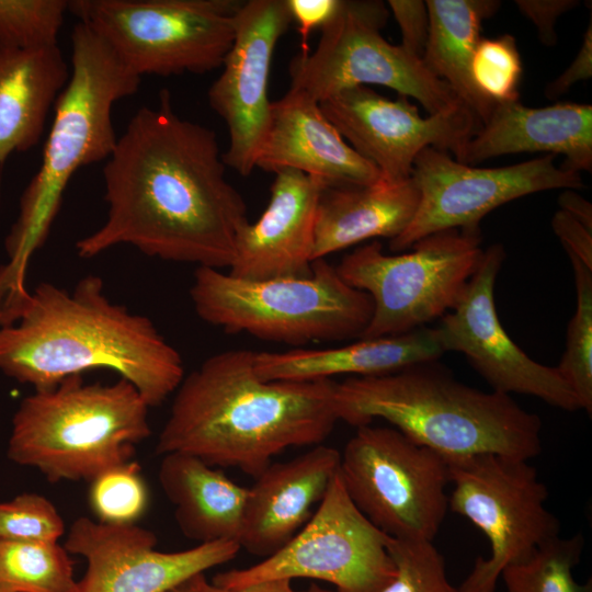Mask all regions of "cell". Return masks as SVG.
<instances>
[{"label":"cell","mask_w":592,"mask_h":592,"mask_svg":"<svg viewBox=\"0 0 592 592\" xmlns=\"http://www.w3.org/2000/svg\"><path fill=\"white\" fill-rule=\"evenodd\" d=\"M158 477L184 536L198 544L239 543L249 488L181 452L162 455Z\"/></svg>","instance_id":"26"},{"label":"cell","mask_w":592,"mask_h":592,"mask_svg":"<svg viewBox=\"0 0 592 592\" xmlns=\"http://www.w3.org/2000/svg\"><path fill=\"white\" fill-rule=\"evenodd\" d=\"M522 60L515 38L503 34L480 38L470 64L477 91L494 104L519 101Z\"/></svg>","instance_id":"33"},{"label":"cell","mask_w":592,"mask_h":592,"mask_svg":"<svg viewBox=\"0 0 592 592\" xmlns=\"http://www.w3.org/2000/svg\"><path fill=\"white\" fill-rule=\"evenodd\" d=\"M387 3L400 29V46L409 54L422 58L429 35L425 1L389 0Z\"/></svg>","instance_id":"36"},{"label":"cell","mask_w":592,"mask_h":592,"mask_svg":"<svg viewBox=\"0 0 592 592\" xmlns=\"http://www.w3.org/2000/svg\"><path fill=\"white\" fill-rule=\"evenodd\" d=\"M64 533L61 515L44 496L21 493L0 502V539L56 543Z\"/></svg>","instance_id":"35"},{"label":"cell","mask_w":592,"mask_h":592,"mask_svg":"<svg viewBox=\"0 0 592 592\" xmlns=\"http://www.w3.org/2000/svg\"><path fill=\"white\" fill-rule=\"evenodd\" d=\"M480 227L448 229L389 255L378 241L348 253L337 266L350 286L373 301L361 338L398 335L426 327L452 310L481 260Z\"/></svg>","instance_id":"8"},{"label":"cell","mask_w":592,"mask_h":592,"mask_svg":"<svg viewBox=\"0 0 592 592\" xmlns=\"http://www.w3.org/2000/svg\"><path fill=\"white\" fill-rule=\"evenodd\" d=\"M505 259L501 243L483 250L479 265L455 307L435 328L445 352L465 354L492 390L537 397L566 411L580 409L556 366L531 358L506 333L498 317L494 285Z\"/></svg>","instance_id":"16"},{"label":"cell","mask_w":592,"mask_h":592,"mask_svg":"<svg viewBox=\"0 0 592 592\" xmlns=\"http://www.w3.org/2000/svg\"><path fill=\"white\" fill-rule=\"evenodd\" d=\"M577 305L568 325L566 350L556 366L576 395L580 409L592 412V269L568 253Z\"/></svg>","instance_id":"30"},{"label":"cell","mask_w":592,"mask_h":592,"mask_svg":"<svg viewBox=\"0 0 592 592\" xmlns=\"http://www.w3.org/2000/svg\"><path fill=\"white\" fill-rule=\"evenodd\" d=\"M240 0H72L68 11L135 75H203L230 49Z\"/></svg>","instance_id":"9"},{"label":"cell","mask_w":592,"mask_h":592,"mask_svg":"<svg viewBox=\"0 0 592 592\" xmlns=\"http://www.w3.org/2000/svg\"><path fill=\"white\" fill-rule=\"evenodd\" d=\"M70 77L54 105L42 162L23 191L16 220L0 265V306L12 308L29 296L26 271L46 241L71 177L82 167L107 160L115 149L112 110L138 91L140 77L90 27L71 32Z\"/></svg>","instance_id":"4"},{"label":"cell","mask_w":592,"mask_h":592,"mask_svg":"<svg viewBox=\"0 0 592 592\" xmlns=\"http://www.w3.org/2000/svg\"><path fill=\"white\" fill-rule=\"evenodd\" d=\"M389 539L352 502L338 470L317 510L286 545L251 567L215 574L212 583L241 589L307 578L332 583L335 592H382L396 572Z\"/></svg>","instance_id":"13"},{"label":"cell","mask_w":592,"mask_h":592,"mask_svg":"<svg viewBox=\"0 0 592 592\" xmlns=\"http://www.w3.org/2000/svg\"><path fill=\"white\" fill-rule=\"evenodd\" d=\"M340 458L338 449L318 444L289 460L270 464L249 488L240 548L266 558L286 545L323 499Z\"/></svg>","instance_id":"21"},{"label":"cell","mask_w":592,"mask_h":592,"mask_svg":"<svg viewBox=\"0 0 592 592\" xmlns=\"http://www.w3.org/2000/svg\"><path fill=\"white\" fill-rule=\"evenodd\" d=\"M70 77L58 45H0V164L41 140L49 111Z\"/></svg>","instance_id":"24"},{"label":"cell","mask_w":592,"mask_h":592,"mask_svg":"<svg viewBox=\"0 0 592 592\" xmlns=\"http://www.w3.org/2000/svg\"><path fill=\"white\" fill-rule=\"evenodd\" d=\"M520 12L528 18L537 29L543 44L553 46L557 42L555 25L557 19L579 4L577 0H517Z\"/></svg>","instance_id":"37"},{"label":"cell","mask_w":592,"mask_h":592,"mask_svg":"<svg viewBox=\"0 0 592 592\" xmlns=\"http://www.w3.org/2000/svg\"><path fill=\"white\" fill-rule=\"evenodd\" d=\"M560 210L592 230V205L574 190H563L559 196Z\"/></svg>","instance_id":"42"},{"label":"cell","mask_w":592,"mask_h":592,"mask_svg":"<svg viewBox=\"0 0 592 592\" xmlns=\"http://www.w3.org/2000/svg\"><path fill=\"white\" fill-rule=\"evenodd\" d=\"M583 546L581 533L547 540L527 558L503 569L506 592H592L591 579L579 583L573 577Z\"/></svg>","instance_id":"29"},{"label":"cell","mask_w":592,"mask_h":592,"mask_svg":"<svg viewBox=\"0 0 592 592\" xmlns=\"http://www.w3.org/2000/svg\"><path fill=\"white\" fill-rule=\"evenodd\" d=\"M387 18L382 1L342 0L321 29L315 52H301L292 59L291 87L319 103L350 87L379 84L419 101L429 114L465 104L421 58L382 36Z\"/></svg>","instance_id":"12"},{"label":"cell","mask_w":592,"mask_h":592,"mask_svg":"<svg viewBox=\"0 0 592 592\" xmlns=\"http://www.w3.org/2000/svg\"><path fill=\"white\" fill-rule=\"evenodd\" d=\"M551 227L567 253L592 269V230L562 210L554 215Z\"/></svg>","instance_id":"38"},{"label":"cell","mask_w":592,"mask_h":592,"mask_svg":"<svg viewBox=\"0 0 592 592\" xmlns=\"http://www.w3.org/2000/svg\"><path fill=\"white\" fill-rule=\"evenodd\" d=\"M0 592H78L69 553L58 542L0 539Z\"/></svg>","instance_id":"28"},{"label":"cell","mask_w":592,"mask_h":592,"mask_svg":"<svg viewBox=\"0 0 592 592\" xmlns=\"http://www.w3.org/2000/svg\"><path fill=\"white\" fill-rule=\"evenodd\" d=\"M201 573L179 583L166 592H198V577Z\"/></svg>","instance_id":"43"},{"label":"cell","mask_w":592,"mask_h":592,"mask_svg":"<svg viewBox=\"0 0 592 592\" xmlns=\"http://www.w3.org/2000/svg\"><path fill=\"white\" fill-rule=\"evenodd\" d=\"M293 22L306 44L314 29H322L338 12L342 0H286Z\"/></svg>","instance_id":"39"},{"label":"cell","mask_w":592,"mask_h":592,"mask_svg":"<svg viewBox=\"0 0 592 592\" xmlns=\"http://www.w3.org/2000/svg\"><path fill=\"white\" fill-rule=\"evenodd\" d=\"M592 77V21L585 31L581 48L571 65L546 89L548 99H557L566 93L576 82Z\"/></svg>","instance_id":"40"},{"label":"cell","mask_w":592,"mask_h":592,"mask_svg":"<svg viewBox=\"0 0 592 592\" xmlns=\"http://www.w3.org/2000/svg\"><path fill=\"white\" fill-rule=\"evenodd\" d=\"M149 406L129 382L86 383L69 376L34 390L12 418L8 457L39 470L48 481H92L132 460L149 437Z\"/></svg>","instance_id":"6"},{"label":"cell","mask_w":592,"mask_h":592,"mask_svg":"<svg viewBox=\"0 0 592 592\" xmlns=\"http://www.w3.org/2000/svg\"><path fill=\"white\" fill-rule=\"evenodd\" d=\"M225 171L216 134L180 117L162 89L156 107L130 118L106 160V218L76 242L77 254L91 259L128 244L164 261L229 269L249 220Z\"/></svg>","instance_id":"1"},{"label":"cell","mask_w":592,"mask_h":592,"mask_svg":"<svg viewBox=\"0 0 592 592\" xmlns=\"http://www.w3.org/2000/svg\"><path fill=\"white\" fill-rule=\"evenodd\" d=\"M443 354L435 328L426 326L398 335L360 338L338 348L255 352L254 371L263 380L331 379L342 374L377 376L437 361Z\"/></svg>","instance_id":"23"},{"label":"cell","mask_w":592,"mask_h":592,"mask_svg":"<svg viewBox=\"0 0 592 592\" xmlns=\"http://www.w3.org/2000/svg\"><path fill=\"white\" fill-rule=\"evenodd\" d=\"M319 104L343 139L387 183L410 179L415 158L428 147L453 153L462 162L481 126L465 104L423 117L409 98L390 100L366 86L343 89Z\"/></svg>","instance_id":"15"},{"label":"cell","mask_w":592,"mask_h":592,"mask_svg":"<svg viewBox=\"0 0 592 592\" xmlns=\"http://www.w3.org/2000/svg\"><path fill=\"white\" fill-rule=\"evenodd\" d=\"M305 592H335V591L327 590V589H323V588L319 587L316 583H312V584H310L309 589L306 590Z\"/></svg>","instance_id":"44"},{"label":"cell","mask_w":592,"mask_h":592,"mask_svg":"<svg viewBox=\"0 0 592 592\" xmlns=\"http://www.w3.org/2000/svg\"><path fill=\"white\" fill-rule=\"evenodd\" d=\"M429 35L422 61L446 82L481 125L496 104L482 96L470 77V64L480 41L482 21L500 7L493 0H428Z\"/></svg>","instance_id":"27"},{"label":"cell","mask_w":592,"mask_h":592,"mask_svg":"<svg viewBox=\"0 0 592 592\" xmlns=\"http://www.w3.org/2000/svg\"><path fill=\"white\" fill-rule=\"evenodd\" d=\"M554 155L499 168H477L428 147L415 158L411 179L419 205L409 226L390 240L392 251L410 249L434 232L479 227L497 207L522 196L548 190H578L581 173L555 164Z\"/></svg>","instance_id":"14"},{"label":"cell","mask_w":592,"mask_h":592,"mask_svg":"<svg viewBox=\"0 0 592 592\" xmlns=\"http://www.w3.org/2000/svg\"><path fill=\"white\" fill-rule=\"evenodd\" d=\"M255 168L274 173L296 170L318 179L325 187L382 182L377 168L343 139L322 113L319 102L295 87L271 103Z\"/></svg>","instance_id":"19"},{"label":"cell","mask_w":592,"mask_h":592,"mask_svg":"<svg viewBox=\"0 0 592 592\" xmlns=\"http://www.w3.org/2000/svg\"><path fill=\"white\" fill-rule=\"evenodd\" d=\"M339 420L356 428L386 420L446 459L497 454L530 460L542 452L539 417L511 395L457 380L437 361L337 383Z\"/></svg>","instance_id":"5"},{"label":"cell","mask_w":592,"mask_h":592,"mask_svg":"<svg viewBox=\"0 0 592 592\" xmlns=\"http://www.w3.org/2000/svg\"><path fill=\"white\" fill-rule=\"evenodd\" d=\"M339 473L352 502L382 532L433 542L448 509L445 457L392 426L367 424L346 443Z\"/></svg>","instance_id":"10"},{"label":"cell","mask_w":592,"mask_h":592,"mask_svg":"<svg viewBox=\"0 0 592 592\" xmlns=\"http://www.w3.org/2000/svg\"><path fill=\"white\" fill-rule=\"evenodd\" d=\"M447 462L453 486L448 508L490 544V556L476 559L458 591L494 592L504 568L559 535V520L545 504L548 489L528 460L478 454Z\"/></svg>","instance_id":"11"},{"label":"cell","mask_w":592,"mask_h":592,"mask_svg":"<svg viewBox=\"0 0 592 592\" xmlns=\"http://www.w3.org/2000/svg\"><path fill=\"white\" fill-rule=\"evenodd\" d=\"M98 368L129 382L149 407L184 378L180 353L153 322L113 303L95 275L72 291L38 284L19 319L0 327V372L34 390Z\"/></svg>","instance_id":"3"},{"label":"cell","mask_w":592,"mask_h":592,"mask_svg":"<svg viewBox=\"0 0 592 592\" xmlns=\"http://www.w3.org/2000/svg\"><path fill=\"white\" fill-rule=\"evenodd\" d=\"M90 483L91 508L101 522L135 523L147 509L148 489L136 462L114 466Z\"/></svg>","instance_id":"32"},{"label":"cell","mask_w":592,"mask_h":592,"mask_svg":"<svg viewBox=\"0 0 592 592\" xmlns=\"http://www.w3.org/2000/svg\"><path fill=\"white\" fill-rule=\"evenodd\" d=\"M274 174L266 208L237 234L228 271L236 277L267 280L311 273L316 209L325 186L296 170Z\"/></svg>","instance_id":"20"},{"label":"cell","mask_w":592,"mask_h":592,"mask_svg":"<svg viewBox=\"0 0 592 592\" xmlns=\"http://www.w3.org/2000/svg\"><path fill=\"white\" fill-rule=\"evenodd\" d=\"M153 532L135 523L114 524L78 517L64 547L86 558V574L78 592H166L213 567L226 563L240 550L236 540L198 544L164 553L156 549Z\"/></svg>","instance_id":"18"},{"label":"cell","mask_w":592,"mask_h":592,"mask_svg":"<svg viewBox=\"0 0 592 592\" xmlns=\"http://www.w3.org/2000/svg\"><path fill=\"white\" fill-rule=\"evenodd\" d=\"M388 553L396 572L382 592H459L448 581L444 557L431 540L390 537Z\"/></svg>","instance_id":"34"},{"label":"cell","mask_w":592,"mask_h":592,"mask_svg":"<svg viewBox=\"0 0 592 592\" xmlns=\"http://www.w3.org/2000/svg\"><path fill=\"white\" fill-rule=\"evenodd\" d=\"M254 353H217L182 379L157 454L186 453L255 478L286 448L321 444L339 421L337 383L263 380Z\"/></svg>","instance_id":"2"},{"label":"cell","mask_w":592,"mask_h":592,"mask_svg":"<svg viewBox=\"0 0 592 592\" xmlns=\"http://www.w3.org/2000/svg\"><path fill=\"white\" fill-rule=\"evenodd\" d=\"M419 198L411 178L398 183L323 187L315 217L314 261L372 238H396L411 223Z\"/></svg>","instance_id":"25"},{"label":"cell","mask_w":592,"mask_h":592,"mask_svg":"<svg viewBox=\"0 0 592 592\" xmlns=\"http://www.w3.org/2000/svg\"><path fill=\"white\" fill-rule=\"evenodd\" d=\"M69 1L0 0V45L42 48L57 45Z\"/></svg>","instance_id":"31"},{"label":"cell","mask_w":592,"mask_h":592,"mask_svg":"<svg viewBox=\"0 0 592 592\" xmlns=\"http://www.w3.org/2000/svg\"><path fill=\"white\" fill-rule=\"evenodd\" d=\"M190 296L209 325L296 346L360 339L373 314L368 294L345 283L325 259L315 260L305 277L246 280L197 267Z\"/></svg>","instance_id":"7"},{"label":"cell","mask_w":592,"mask_h":592,"mask_svg":"<svg viewBox=\"0 0 592 592\" xmlns=\"http://www.w3.org/2000/svg\"><path fill=\"white\" fill-rule=\"evenodd\" d=\"M293 23L286 0L244 1L223 71L207 92L209 106L226 123L229 147L223 159L250 174L264 140L271 111L267 84L273 52Z\"/></svg>","instance_id":"17"},{"label":"cell","mask_w":592,"mask_h":592,"mask_svg":"<svg viewBox=\"0 0 592 592\" xmlns=\"http://www.w3.org/2000/svg\"><path fill=\"white\" fill-rule=\"evenodd\" d=\"M520 152L562 155L561 168L591 172V104L558 102L528 107L520 100L496 104L489 118L469 140L462 162L475 164Z\"/></svg>","instance_id":"22"},{"label":"cell","mask_w":592,"mask_h":592,"mask_svg":"<svg viewBox=\"0 0 592 592\" xmlns=\"http://www.w3.org/2000/svg\"><path fill=\"white\" fill-rule=\"evenodd\" d=\"M198 592H305V591H296L292 585V580H287V579L264 581V582L251 584L241 589H224V588L214 585L212 582H208L204 573H201L198 577Z\"/></svg>","instance_id":"41"}]
</instances>
